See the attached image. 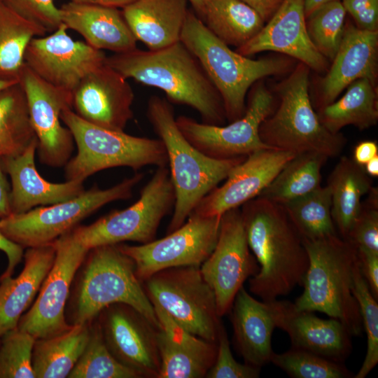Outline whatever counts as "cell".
<instances>
[{
	"label": "cell",
	"instance_id": "52",
	"mask_svg": "<svg viewBox=\"0 0 378 378\" xmlns=\"http://www.w3.org/2000/svg\"><path fill=\"white\" fill-rule=\"evenodd\" d=\"M134 1L135 0H69V1L77 4L99 5L122 8Z\"/></svg>",
	"mask_w": 378,
	"mask_h": 378
},
{
	"label": "cell",
	"instance_id": "27",
	"mask_svg": "<svg viewBox=\"0 0 378 378\" xmlns=\"http://www.w3.org/2000/svg\"><path fill=\"white\" fill-rule=\"evenodd\" d=\"M24 258L19 275L0 277V337L18 327L38 293L55 260L54 243L27 248Z\"/></svg>",
	"mask_w": 378,
	"mask_h": 378
},
{
	"label": "cell",
	"instance_id": "20",
	"mask_svg": "<svg viewBox=\"0 0 378 378\" xmlns=\"http://www.w3.org/2000/svg\"><path fill=\"white\" fill-rule=\"evenodd\" d=\"M295 154L263 148L248 155L230 172L225 181L209 192L192 213L201 216H222L258 197Z\"/></svg>",
	"mask_w": 378,
	"mask_h": 378
},
{
	"label": "cell",
	"instance_id": "49",
	"mask_svg": "<svg viewBox=\"0 0 378 378\" xmlns=\"http://www.w3.org/2000/svg\"><path fill=\"white\" fill-rule=\"evenodd\" d=\"M377 155H378L377 143L375 141L365 140L358 143L355 146L352 160L363 167Z\"/></svg>",
	"mask_w": 378,
	"mask_h": 378
},
{
	"label": "cell",
	"instance_id": "4",
	"mask_svg": "<svg viewBox=\"0 0 378 378\" xmlns=\"http://www.w3.org/2000/svg\"><path fill=\"white\" fill-rule=\"evenodd\" d=\"M309 264L302 293L294 304L301 310L319 312L339 320L351 336L363 330L360 309L352 293L358 250L338 234L309 240L302 239Z\"/></svg>",
	"mask_w": 378,
	"mask_h": 378
},
{
	"label": "cell",
	"instance_id": "18",
	"mask_svg": "<svg viewBox=\"0 0 378 378\" xmlns=\"http://www.w3.org/2000/svg\"><path fill=\"white\" fill-rule=\"evenodd\" d=\"M99 315L104 340L114 358L141 377L158 378L160 368L157 342L159 328L123 303L111 304Z\"/></svg>",
	"mask_w": 378,
	"mask_h": 378
},
{
	"label": "cell",
	"instance_id": "35",
	"mask_svg": "<svg viewBox=\"0 0 378 378\" xmlns=\"http://www.w3.org/2000/svg\"><path fill=\"white\" fill-rule=\"evenodd\" d=\"M328 158L315 152L295 154L258 197L283 205L312 192L321 186Z\"/></svg>",
	"mask_w": 378,
	"mask_h": 378
},
{
	"label": "cell",
	"instance_id": "43",
	"mask_svg": "<svg viewBox=\"0 0 378 378\" xmlns=\"http://www.w3.org/2000/svg\"><path fill=\"white\" fill-rule=\"evenodd\" d=\"M368 198L362 202L361 209L346 239L358 248L378 253V193L372 187Z\"/></svg>",
	"mask_w": 378,
	"mask_h": 378
},
{
	"label": "cell",
	"instance_id": "9",
	"mask_svg": "<svg viewBox=\"0 0 378 378\" xmlns=\"http://www.w3.org/2000/svg\"><path fill=\"white\" fill-rule=\"evenodd\" d=\"M143 178V174L136 173L108 188L94 186L72 199L10 214L0 219V230L23 248L52 244L104 205L130 199Z\"/></svg>",
	"mask_w": 378,
	"mask_h": 378
},
{
	"label": "cell",
	"instance_id": "28",
	"mask_svg": "<svg viewBox=\"0 0 378 378\" xmlns=\"http://www.w3.org/2000/svg\"><path fill=\"white\" fill-rule=\"evenodd\" d=\"M188 2L135 0L123 7L122 13L136 40L155 50L181 41Z\"/></svg>",
	"mask_w": 378,
	"mask_h": 378
},
{
	"label": "cell",
	"instance_id": "16",
	"mask_svg": "<svg viewBox=\"0 0 378 378\" xmlns=\"http://www.w3.org/2000/svg\"><path fill=\"white\" fill-rule=\"evenodd\" d=\"M19 83L26 97L41 163L64 167L71 158L74 141L69 130L62 125L60 116L64 109L72 108V92L46 82L26 64Z\"/></svg>",
	"mask_w": 378,
	"mask_h": 378
},
{
	"label": "cell",
	"instance_id": "3",
	"mask_svg": "<svg viewBox=\"0 0 378 378\" xmlns=\"http://www.w3.org/2000/svg\"><path fill=\"white\" fill-rule=\"evenodd\" d=\"M147 117L164 145L175 191V204L167 230L169 234L180 227L200 201L246 156L215 159L200 152L182 134L172 106L160 97L149 98Z\"/></svg>",
	"mask_w": 378,
	"mask_h": 378
},
{
	"label": "cell",
	"instance_id": "7",
	"mask_svg": "<svg viewBox=\"0 0 378 378\" xmlns=\"http://www.w3.org/2000/svg\"><path fill=\"white\" fill-rule=\"evenodd\" d=\"M87 255L74 295L72 325L90 324L106 307L123 303L160 328L134 262L118 244L91 248Z\"/></svg>",
	"mask_w": 378,
	"mask_h": 378
},
{
	"label": "cell",
	"instance_id": "31",
	"mask_svg": "<svg viewBox=\"0 0 378 378\" xmlns=\"http://www.w3.org/2000/svg\"><path fill=\"white\" fill-rule=\"evenodd\" d=\"M90 324H76L50 337L36 339L32 365L36 378L68 377L88 343Z\"/></svg>",
	"mask_w": 378,
	"mask_h": 378
},
{
	"label": "cell",
	"instance_id": "6",
	"mask_svg": "<svg viewBox=\"0 0 378 378\" xmlns=\"http://www.w3.org/2000/svg\"><path fill=\"white\" fill-rule=\"evenodd\" d=\"M309 68L300 62L277 84L279 103L260 124L259 136L267 146L298 154L315 152L340 155L346 143L342 133H332L320 122L309 94Z\"/></svg>",
	"mask_w": 378,
	"mask_h": 378
},
{
	"label": "cell",
	"instance_id": "10",
	"mask_svg": "<svg viewBox=\"0 0 378 378\" xmlns=\"http://www.w3.org/2000/svg\"><path fill=\"white\" fill-rule=\"evenodd\" d=\"M175 200L168 166L157 167L134 204L88 225L76 226L72 232L88 250L126 241L146 244L155 239L162 220L173 211Z\"/></svg>",
	"mask_w": 378,
	"mask_h": 378
},
{
	"label": "cell",
	"instance_id": "2",
	"mask_svg": "<svg viewBox=\"0 0 378 378\" xmlns=\"http://www.w3.org/2000/svg\"><path fill=\"white\" fill-rule=\"evenodd\" d=\"M105 63L127 79L161 90L169 102L192 108L204 123L223 125L227 120L218 92L181 41L155 50L115 53Z\"/></svg>",
	"mask_w": 378,
	"mask_h": 378
},
{
	"label": "cell",
	"instance_id": "5",
	"mask_svg": "<svg viewBox=\"0 0 378 378\" xmlns=\"http://www.w3.org/2000/svg\"><path fill=\"white\" fill-rule=\"evenodd\" d=\"M181 41L197 58L218 92L229 122L244 114L246 94L253 84L265 77L288 71L294 63L286 57L252 59L232 50L189 10Z\"/></svg>",
	"mask_w": 378,
	"mask_h": 378
},
{
	"label": "cell",
	"instance_id": "37",
	"mask_svg": "<svg viewBox=\"0 0 378 378\" xmlns=\"http://www.w3.org/2000/svg\"><path fill=\"white\" fill-rule=\"evenodd\" d=\"M289 218L304 239L337 234L332 214L331 192L328 186L283 204Z\"/></svg>",
	"mask_w": 378,
	"mask_h": 378
},
{
	"label": "cell",
	"instance_id": "33",
	"mask_svg": "<svg viewBox=\"0 0 378 378\" xmlns=\"http://www.w3.org/2000/svg\"><path fill=\"white\" fill-rule=\"evenodd\" d=\"M218 39L239 48L262 28L265 22L241 0H206L197 15Z\"/></svg>",
	"mask_w": 378,
	"mask_h": 378
},
{
	"label": "cell",
	"instance_id": "40",
	"mask_svg": "<svg viewBox=\"0 0 378 378\" xmlns=\"http://www.w3.org/2000/svg\"><path fill=\"white\" fill-rule=\"evenodd\" d=\"M270 363L292 378H351L354 374L344 363L314 353L291 347L282 354H274Z\"/></svg>",
	"mask_w": 378,
	"mask_h": 378
},
{
	"label": "cell",
	"instance_id": "25",
	"mask_svg": "<svg viewBox=\"0 0 378 378\" xmlns=\"http://www.w3.org/2000/svg\"><path fill=\"white\" fill-rule=\"evenodd\" d=\"M37 140L22 153L1 158V164L11 181V214H22L35 207L72 199L85 191L83 182L52 183L38 173L35 165Z\"/></svg>",
	"mask_w": 378,
	"mask_h": 378
},
{
	"label": "cell",
	"instance_id": "12",
	"mask_svg": "<svg viewBox=\"0 0 378 378\" xmlns=\"http://www.w3.org/2000/svg\"><path fill=\"white\" fill-rule=\"evenodd\" d=\"M274 97L258 80L250 88L244 114L227 125L199 122L180 115L176 125L185 138L204 155L215 159L247 156L253 152L272 148L259 136L262 122L274 111Z\"/></svg>",
	"mask_w": 378,
	"mask_h": 378
},
{
	"label": "cell",
	"instance_id": "56",
	"mask_svg": "<svg viewBox=\"0 0 378 378\" xmlns=\"http://www.w3.org/2000/svg\"><path fill=\"white\" fill-rule=\"evenodd\" d=\"M19 81L0 80V93L7 88L18 83Z\"/></svg>",
	"mask_w": 378,
	"mask_h": 378
},
{
	"label": "cell",
	"instance_id": "22",
	"mask_svg": "<svg viewBox=\"0 0 378 378\" xmlns=\"http://www.w3.org/2000/svg\"><path fill=\"white\" fill-rule=\"evenodd\" d=\"M267 50L298 59L318 72L328 69V59L308 35L304 0H284L260 31L236 52L248 57Z\"/></svg>",
	"mask_w": 378,
	"mask_h": 378
},
{
	"label": "cell",
	"instance_id": "29",
	"mask_svg": "<svg viewBox=\"0 0 378 378\" xmlns=\"http://www.w3.org/2000/svg\"><path fill=\"white\" fill-rule=\"evenodd\" d=\"M231 309L236 347L245 363L261 369L270 363L274 354L272 335L276 328L265 302L255 299L242 286Z\"/></svg>",
	"mask_w": 378,
	"mask_h": 378
},
{
	"label": "cell",
	"instance_id": "21",
	"mask_svg": "<svg viewBox=\"0 0 378 378\" xmlns=\"http://www.w3.org/2000/svg\"><path fill=\"white\" fill-rule=\"evenodd\" d=\"M264 302L276 328L288 334L291 347L340 363H344L350 355L352 336L339 320L319 318L286 300L276 298Z\"/></svg>",
	"mask_w": 378,
	"mask_h": 378
},
{
	"label": "cell",
	"instance_id": "54",
	"mask_svg": "<svg viewBox=\"0 0 378 378\" xmlns=\"http://www.w3.org/2000/svg\"><path fill=\"white\" fill-rule=\"evenodd\" d=\"M363 169L365 173L370 177L378 176V155L375 156L363 166Z\"/></svg>",
	"mask_w": 378,
	"mask_h": 378
},
{
	"label": "cell",
	"instance_id": "30",
	"mask_svg": "<svg viewBox=\"0 0 378 378\" xmlns=\"http://www.w3.org/2000/svg\"><path fill=\"white\" fill-rule=\"evenodd\" d=\"M327 186L331 192V214L339 235L347 239L362 206V197L372 186V181L362 166L346 156L340 158L329 175Z\"/></svg>",
	"mask_w": 378,
	"mask_h": 378
},
{
	"label": "cell",
	"instance_id": "53",
	"mask_svg": "<svg viewBox=\"0 0 378 378\" xmlns=\"http://www.w3.org/2000/svg\"><path fill=\"white\" fill-rule=\"evenodd\" d=\"M335 1L340 0H304L305 16L307 17L312 12L321 6Z\"/></svg>",
	"mask_w": 378,
	"mask_h": 378
},
{
	"label": "cell",
	"instance_id": "23",
	"mask_svg": "<svg viewBox=\"0 0 378 378\" xmlns=\"http://www.w3.org/2000/svg\"><path fill=\"white\" fill-rule=\"evenodd\" d=\"M378 31L359 29L351 22L344 24L343 37L332 64L320 81L316 105L318 109L336 100L354 81L377 80Z\"/></svg>",
	"mask_w": 378,
	"mask_h": 378
},
{
	"label": "cell",
	"instance_id": "15",
	"mask_svg": "<svg viewBox=\"0 0 378 378\" xmlns=\"http://www.w3.org/2000/svg\"><path fill=\"white\" fill-rule=\"evenodd\" d=\"M259 268L248 244L240 207L227 211L221 216L215 248L200 266L214 293L220 317L231 309L239 290Z\"/></svg>",
	"mask_w": 378,
	"mask_h": 378
},
{
	"label": "cell",
	"instance_id": "13",
	"mask_svg": "<svg viewBox=\"0 0 378 378\" xmlns=\"http://www.w3.org/2000/svg\"><path fill=\"white\" fill-rule=\"evenodd\" d=\"M221 216H201L191 213L186 222L166 237L138 246L118 244L134 262L143 282L164 269L198 266L207 259L216 244Z\"/></svg>",
	"mask_w": 378,
	"mask_h": 378
},
{
	"label": "cell",
	"instance_id": "19",
	"mask_svg": "<svg viewBox=\"0 0 378 378\" xmlns=\"http://www.w3.org/2000/svg\"><path fill=\"white\" fill-rule=\"evenodd\" d=\"M134 99L127 78L104 63L85 76L72 91L71 109L89 123L124 131L134 116Z\"/></svg>",
	"mask_w": 378,
	"mask_h": 378
},
{
	"label": "cell",
	"instance_id": "46",
	"mask_svg": "<svg viewBox=\"0 0 378 378\" xmlns=\"http://www.w3.org/2000/svg\"><path fill=\"white\" fill-rule=\"evenodd\" d=\"M342 5L354 18L356 26L367 31H377L378 0H342Z\"/></svg>",
	"mask_w": 378,
	"mask_h": 378
},
{
	"label": "cell",
	"instance_id": "42",
	"mask_svg": "<svg viewBox=\"0 0 378 378\" xmlns=\"http://www.w3.org/2000/svg\"><path fill=\"white\" fill-rule=\"evenodd\" d=\"M1 338L0 378H35L32 354L36 339L18 327Z\"/></svg>",
	"mask_w": 378,
	"mask_h": 378
},
{
	"label": "cell",
	"instance_id": "11",
	"mask_svg": "<svg viewBox=\"0 0 378 378\" xmlns=\"http://www.w3.org/2000/svg\"><path fill=\"white\" fill-rule=\"evenodd\" d=\"M143 285L150 302L178 325L195 336L217 342L222 323L214 293L200 267L164 269L145 279Z\"/></svg>",
	"mask_w": 378,
	"mask_h": 378
},
{
	"label": "cell",
	"instance_id": "8",
	"mask_svg": "<svg viewBox=\"0 0 378 378\" xmlns=\"http://www.w3.org/2000/svg\"><path fill=\"white\" fill-rule=\"evenodd\" d=\"M61 120L71 132L78 149L64 166L66 181L83 182L102 170L127 167L134 170L153 165L167 166V155L160 139L135 136L88 122L71 108L64 109Z\"/></svg>",
	"mask_w": 378,
	"mask_h": 378
},
{
	"label": "cell",
	"instance_id": "50",
	"mask_svg": "<svg viewBox=\"0 0 378 378\" xmlns=\"http://www.w3.org/2000/svg\"><path fill=\"white\" fill-rule=\"evenodd\" d=\"M253 8L265 22L276 11L284 0H241Z\"/></svg>",
	"mask_w": 378,
	"mask_h": 378
},
{
	"label": "cell",
	"instance_id": "17",
	"mask_svg": "<svg viewBox=\"0 0 378 378\" xmlns=\"http://www.w3.org/2000/svg\"><path fill=\"white\" fill-rule=\"evenodd\" d=\"M62 23L48 36L29 42L25 64L50 84L72 92L90 72L105 63L106 55L86 42L74 40Z\"/></svg>",
	"mask_w": 378,
	"mask_h": 378
},
{
	"label": "cell",
	"instance_id": "55",
	"mask_svg": "<svg viewBox=\"0 0 378 378\" xmlns=\"http://www.w3.org/2000/svg\"><path fill=\"white\" fill-rule=\"evenodd\" d=\"M206 1V0H188V1L192 4L197 15H198L202 11Z\"/></svg>",
	"mask_w": 378,
	"mask_h": 378
},
{
	"label": "cell",
	"instance_id": "24",
	"mask_svg": "<svg viewBox=\"0 0 378 378\" xmlns=\"http://www.w3.org/2000/svg\"><path fill=\"white\" fill-rule=\"evenodd\" d=\"M152 304L160 323L157 342L160 368L158 378L206 377L216 359L217 342L191 334L160 306Z\"/></svg>",
	"mask_w": 378,
	"mask_h": 378
},
{
	"label": "cell",
	"instance_id": "34",
	"mask_svg": "<svg viewBox=\"0 0 378 378\" xmlns=\"http://www.w3.org/2000/svg\"><path fill=\"white\" fill-rule=\"evenodd\" d=\"M46 32L0 0V80L19 81L29 42Z\"/></svg>",
	"mask_w": 378,
	"mask_h": 378
},
{
	"label": "cell",
	"instance_id": "48",
	"mask_svg": "<svg viewBox=\"0 0 378 378\" xmlns=\"http://www.w3.org/2000/svg\"><path fill=\"white\" fill-rule=\"evenodd\" d=\"M0 251L6 254L8 260L7 267L1 278L12 276L16 266L24 256L23 248L10 240L0 230Z\"/></svg>",
	"mask_w": 378,
	"mask_h": 378
},
{
	"label": "cell",
	"instance_id": "36",
	"mask_svg": "<svg viewBox=\"0 0 378 378\" xmlns=\"http://www.w3.org/2000/svg\"><path fill=\"white\" fill-rule=\"evenodd\" d=\"M36 140L18 82L0 93V158L18 155Z\"/></svg>",
	"mask_w": 378,
	"mask_h": 378
},
{
	"label": "cell",
	"instance_id": "45",
	"mask_svg": "<svg viewBox=\"0 0 378 378\" xmlns=\"http://www.w3.org/2000/svg\"><path fill=\"white\" fill-rule=\"evenodd\" d=\"M24 18L53 31L62 22L61 11L54 0H1Z\"/></svg>",
	"mask_w": 378,
	"mask_h": 378
},
{
	"label": "cell",
	"instance_id": "47",
	"mask_svg": "<svg viewBox=\"0 0 378 378\" xmlns=\"http://www.w3.org/2000/svg\"><path fill=\"white\" fill-rule=\"evenodd\" d=\"M358 258L360 272L369 289L376 300L378 299V253L358 248Z\"/></svg>",
	"mask_w": 378,
	"mask_h": 378
},
{
	"label": "cell",
	"instance_id": "39",
	"mask_svg": "<svg viewBox=\"0 0 378 378\" xmlns=\"http://www.w3.org/2000/svg\"><path fill=\"white\" fill-rule=\"evenodd\" d=\"M346 10L341 1L325 4L306 17L308 35L316 50L332 60L340 46Z\"/></svg>",
	"mask_w": 378,
	"mask_h": 378
},
{
	"label": "cell",
	"instance_id": "51",
	"mask_svg": "<svg viewBox=\"0 0 378 378\" xmlns=\"http://www.w3.org/2000/svg\"><path fill=\"white\" fill-rule=\"evenodd\" d=\"M10 214V188L4 175L0 158V219Z\"/></svg>",
	"mask_w": 378,
	"mask_h": 378
},
{
	"label": "cell",
	"instance_id": "32",
	"mask_svg": "<svg viewBox=\"0 0 378 378\" xmlns=\"http://www.w3.org/2000/svg\"><path fill=\"white\" fill-rule=\"evenodd\" d=\"M338 100L321 108L317 113L321 124L332 133H338L346 125L363 130L375 125L378 120L376 85L366 78L354 81Z\"/></svg>",
	"mask_w": 378,
	"mask_h": 378
},
{
	"label": "cell",
	"instance_id": "14",
	"mask_svg": "<svg viewBox=\"0 0 378 378\" xmlns=\"http://www.w3.org/2000/svg\"><path fill=\"white\" fill-rule=\"evenodd\" d=\"M55 258L36 300L20 318L18 328L36 339L47 338L68 330L65 306L75 274L89 251L74 237L72 230L54 242Z\"/></svg>",
	"mask_w": 378,
	"mask_h": 378
},
{
	"label": "cell",
	"instance_id": "1",
	"mask_svg": "<svg viewBox=\"0 0 378 378\" xmlns=\"http://www.w3.org/2000/svg\"><path fill=\"white\" fill-rule=\"evenodd\" d=\"M248 246L259 271L249 290L262 302L302 285L309 258L302 238L283 205L256 197L240 206Z\"/></svg>",
	"mask_w": 378,
	"mask_h": 378
},
{
	"label": "cell",
	"instance_id": "38",
	"mask_svg": "<svg viewBox=\"0 0 378 378\" xmlns=\"http://www.w3.org/2000/svg\"><path fill=\"white\" fill-rule=\"evenodd\" d=\"M70 378H141L111 354L99 323L90 326V336L83 352L70 372Z\"/></svg>",
	"mask_w": 378,
	"mask_h": 378
},
{
	"label": "cell",
	"instance_id": "41",
	"mask_svg": "<svg viewBox=\"0 0 378 378\" xmlns=\"http://www.w3.org/2000/svg\"><path fill=\"white\" fill-rule=\"evenodd\" d=\"M352 293L359 309L367 336V351L363 363L354 378H365L378 363V304L364 279L358 264L354 268Z\"/></svg>",
	"mask_w": 378,
	"mask_h": 378
},
{
	"label": "cell",
	"instance_id": "44",
	"mask_svg": "<svg viewBox=\"0 0 378 378\" xmlns=\"http://www.w3.org/2000/svg\"><path fill=\"white\" fill-rule=\"evenodd\" d=\"M260 368L237 362L233 357L230 342L222 325L217 340L215 361L208 371L207 378H257Z\"/></svg>",
	"mask_w": 378,
	"mask_h": 378
},
{
	"label": "cell",
	"instance_id": "26",
	"mask_svg": "<svg viewBox=\"0 0 378 378\" xmlns=\"http://www.w3.org/2000/svg\"><path fill=\"white\" fill-rule=\"evenodd\" d=\"M59 8L62 22L94 48L115 53L136 48L137 40L118 8L69 1Z\"/></svg>",
	"mask_w": 378,
	"mask_h": 378
}]
</instances>
